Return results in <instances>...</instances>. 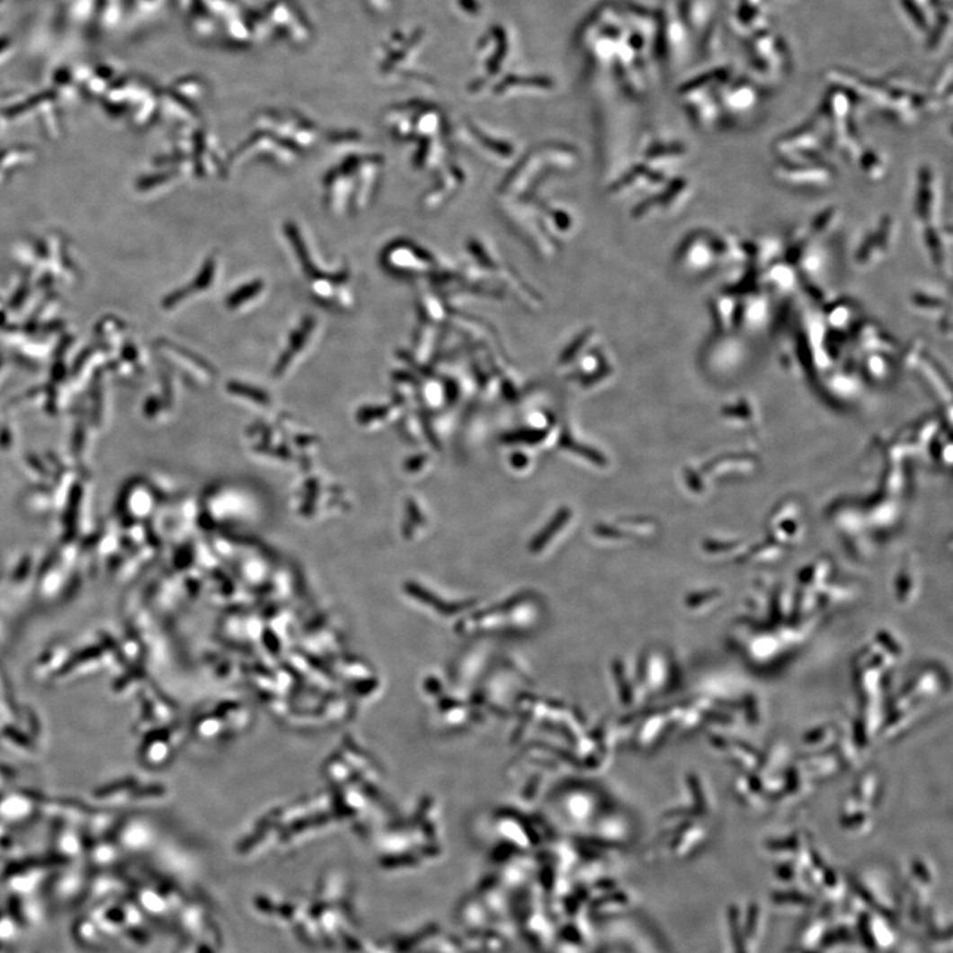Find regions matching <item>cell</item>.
<instances>
[{"instance_id":"obj_1","label":"cell","mask_w":953,"mask_h":953,"mask_svg":"<svg viewBox=\"0 0 953 953\" xmlns=\"http://www.w3.org/2000/svg\"><path fill=\"white\" fill-rule=\"evenodd\" d=\"M381 159L371 153L352 154L325 176V204L333 215L361 214L374 198Z\"/></svg>"},{"instance_id":"obj_2","label":"cell","mask_w":953,"mask_h":953,"mask_svg":"<svg viewBox=\"0 0 953 953\" xmlns=\"http://www.w3.org/2000/svg\"><path fill=\"white\" fill-rule=\"evenodd\" d=\"M284 236L290 244L299 271L307 280L310 296L322 307L335 311H346L354 307L352 273L346 266L322 268L309 238L305 236L298 224L289 221L284 227Z\"/></svg>"},{"instance_id":"obj_3","label":"cell","mask_w":953,"mask_h":953,"mask_svg":"<svg viewBox=\"0 0 953 953\" xmlns=\"http://www.w3.org/2000/svg\"><path fill=\"white\" fill-rule=\"evenodd\" d=\"M266 284L262 279H254L241 285L229 293L227 307L232 311H245L256 307L265 296Z\"/></svg>"}]
</instances>
